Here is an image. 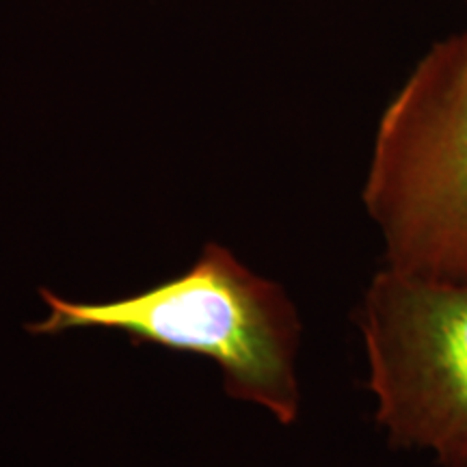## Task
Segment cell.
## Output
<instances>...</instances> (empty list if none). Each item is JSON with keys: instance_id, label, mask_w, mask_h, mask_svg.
<instances>
[{"instance_id": "cell-1", "label": "cell", "mask_w": 467, "mask_h": 467, "mask_svg": "<svg viewBox=\"0 0 467 467\" xmlns=\"http://www.w3.org/2000/svg\"><path fill=\"white\" fill-rule=\"evenodd\" d=\"M50 317L33 334L115 329L134 344H161L214 359L234 399L254 402L279 424L299 418L296 353L301 320L282 285L251 273L210 243L184 275L109 303H74L42 290Z\"/></svg>"}, {"instance_id": "cell-2", "label": "cell", "mask_w": 467, "mask_h": 467, "mask_svg": "<svg viewBox=\"0 0 467 467\" xmlns=\"http://www.w3.org/2000/svg\"><path fill=\"white\" fill-rule=\"evenodd\" d=\"M361 200L383 266L467 282V31L431 46L385 107Z\"/></svg>"}, {"instance_id": "cell-3", "label": "cell", "mask_w": 467, "mask_h": 467, "mask_svg": "<svg viewBox=\"0 0 467 467\" xmlns=\"http://www.w3.org/2000/svg\"><path fill=\"white\" fill-rule=\"evenodd\" d=\"M358 327L375 422L394 451L467 467V282H433L381 266Z\"/></svg>"}]
</instances>
